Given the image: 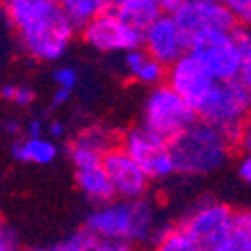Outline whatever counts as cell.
<instances>
[{
	"label": "cell",
	"instance_id": "d6986e66",
	"mask_svg": "<svg viewBox=\"0 0 251 251\" xmlns=\"http://www.w3.org/2000/svg\"><path fill=\"white\" fill-rule=\"evenodd\" d=\"M150 251H207V249L181 226H168L164 233L150 247Z\"/></svg>",
	"mask_w": 251,
	"mask_h": 251
},
{
	"label": "cell",
	"instance_id": "4316f807",
	"mask_svg": "<svg viewBox=\"0 0 251 251\" xmlns=\"http://www.w3.org/2000/svg\"><path fill=\"white\" fill-rule=\"evenodd\" d=\"M237 148H241L243 153H251V114H249V118L245 120L243 128H241V132H239Z\"/></svg>",
	"mask_w": 251,
	"mask_h": 251
},
{
	"label": "cell",
	"instance_id": "8992f818",
	"mask_svg": "<svg viewBox=\"0 0 251 251\" xmlns=\"http://www.w3.org/2000/svg\"><path fill=\"white\" fill-rule=\"evenodd\" d=\"M174 18L187 40V46L211 34L233 32L237 22L219 0H185L174 12Z\"/></svg>",
	"mask_w": 251,
	"mask_h": 251
},
{
	"label": "cell",
	"instance_id": "e0dca14e",
	"mask_svg": "<svg viewBox=\"0 0 251 251\" xmlns=\"http://www.w3.org/2000/svg\"><path fill=\"white\" fill-rule=\"evenodd\" d=\"M114 10L126 24L142 30V32H146V30L164 14L162 6L155 2V0H126L124 4H120Z\"/></svg>",
	"mask_w": 251,
	"mask_h": 251
},
{
	"label": "cell",
	"instance_id": "603a6c76",
	"mask_svg": "<svg viewBox=\"0 0 251 251\" xmlns=\"http://www.w3.org/2000/svg\"><path fill=\"white\" fill-rule=\"evenodd\" d=\"M52 80L56 82L58 88H64V90H70L72 92L78 86L80 76H78V70L72 68V66H60V68H56L52 72Z\"/></svg>",
	"mask_w": 251,
	"mask_h": 251
},
{
	"label": "cell",
	"instance_id": "e575fe53",
	"mask_svg": "<svg viewBox=\"0 0 251 251\" xmlns=\"http://www.w3.org/2000/svg\"><path fill=\"white\" fill-rule=\"evenodd\" d=\"M6 16V10H4V6L2 4H0V22H2V18Z\"/></svg>",
	"mask_w": 251,
	"mask_h": 251
},
{
	"label": "cell",
	"instance_id": "74e56055",
	"mask_svg": "<svg viewBox=\"0 0 251 251\" xmlns=\"http://www.w3.org/2000/svg\"><path fill=\"white\" fill-rule=\"evenodd\" d=\"M56 2H60V0H56Z\"/></svg>",
	"mask_w": 251,
	"mask_h": 251
},
{
	"label": "cell",
	"instance_id": "d4e9b609",
	"mask_svg": "<svg viewBox=\"0 0 251 251\" xmlns=\"http://www.w3.org/2000/svg\"><path fill=\"white\" fill-rule=\"evenodd\" d=\"M34 98H36L34 88H30L28 84H16V94H14V100H12L14 106L26 108L34 102Z\"/></svg>",
	"mask_w": 251,
	"mask_h": 251
},
{
	"label": "cell",
	"instance_id": "836d02e7",
	"mask_svg": "<svg viewBox=\"0 0 251 251\" xmlns=\"http://www.w3.org/2000/svg\"><path fill=\"white\" fill-rule=\"evenodd\" d=\"M126 0H108V6H114V8H118L120 4H124Z\"/></svg>",
	"mask_w": 251,
	"mask_h": 251
},
{
	"label": "cell",
	"instance_id": "7a4b0ae2",
	"mask_svg": "<svg viewBox=\"0 0 251 251\" xmlns=\"http://www.w3.org/2000/svg\"><path fill=\"white\" fill-rule=\"evenodd\" d=\"M88 231L108 241L128 245L132 249L151 247L168 226H162L160 209L150 198L114 200L94 207L84 226Z\"/></svg>",
	"mask_w": 251,
	"mask_h": 251
},
{
	"label": "cell",
	"instance_id": "d590c367",
	"mask_svg": "<svg viewBox=\"0 0 251 251\" xmlns=\"http://www.w3.org/2000/svg\"><path fill=\"white\" fill-rule=\"evenodd\" d=\"M6 226H4V217H2V213H0V231H2Z\"/></svg>",
	"mask_w": 251,
	"mask_h": 251
},
{
	"label": "cell",
	"instance_id": "30bf717a",
	"mask_svg": "<svg viewBox=\"0 0 251 251\" xmlns=\"http://www.w3.org/2000/svg\"><path fill=\"white\" fill-rule=\"evenodd\" d=\"M190 54L213 76L215 82H233L241 70V50L237 30L211 34L190 46Z\"/></svg>",
	"mask_w": 251,
	"mask_h": 251
},
{
	"label": "cell",
	"instance_id": "5b68a950",
	"mask_svg": "<svg viewBox=\"0 0 251 251\" xmlns=\"http://www.w3.org/2000/svg\"><path fill=\"white\" fill-rule=\"evenodd\" d=\"M196 114L198 120L217 128L237 146L239 132L251 114V96L235 80L217 82Z\"/></svg>",
	"mask_w": 251,
	"mask_h": 251
},
{
	"label": "cell",
	"instance_id": "52a82bcc",
	"mask_svg": "<svg viewBox=\"0 0 251 251\" xmlns=\"http://www.w3.org/2000/svg\"><path fill=\"white\" fill-rule=\"evenodd\" d=\"M122 150L144 168L151 181H164L176 176V166L170 151V142L150 132L144 126H136L124 134Z\"/></svg>",
	"mask_w": 251,
	"mask_h": 251
},
{
	"label": "cell",
	"instance_id": "f546056e",
	"mask_svg": "<svg viewBox=\"0 0 251 251\" xmlns=\"http://www.w3.org/2000/svg\"><path fill=\"white\" fill-rule=\"evenodd\" d=\"M2 128H4V132L8 134V136H18L20 132H22V124H20V120L18 118H6L4 122H2Z\"/></svg>",
	"mask_w": 251,
	"mask_h": 251
},
{
	"label": "cell",
	"instance_id": "484cf974",
	"mask_svg": "<svg viewBox=\"0 0 251 251\" xmlns=\"http://www.w3.org/2000/svg\"><path fill=\"white\" fill-rule=\"evenodd\" d=\"M237 176L245 185L251 187V153H241L237 160Z\"/></svg>",
	"mask_w": 251,
	"mask_h": 251
},
{
	"label": "cell",
	"instance_id": "4fadbf2b",
	"mask_svg": "<svg viewBox=\"0 0 251 251\" xmlns=\"http://www.w3.org/2000/svg\"><path fill=\"white\" fill-rule=\"evenodd\" d=\"M144 50L151 58L162 62L166 68L176 64L179 58H183L187 52H190L187 40L181 32V28L177 26L174 14L164 12L144 32Z\"/></svg>",
	"mask_w": 251,
	"mask_h": 251
},
{
	"label": "cell",
	"instance_id": "9a60e30c",
	"mask_svg": "<svg viewBox=\"0 0 251 251\" xmlns=\"http://www.w3.org/2000/svg\"><path fill=\"white\" fill-rule=\"evenodd\" d=\"M74 181L78 192L94 205H104L116 200L112 181L104 170V166L86 168V170H74Z\"/></svg>",
	"mask_w": 251,
	"mask_h": 251
},
{
	"label": "cell",
	"instance_id": "4dcf8cb0",
	"mask_svg": "<svg viewBox=\"0 0 251 251\" xmlns=\"http://www.w3.org/2000/svg\"><path fill=\"white\" fill-rule=\"evenodd\" d=\"M155 2L162 6V10H164L166 14H174V12L185 2V0H155Z\"/></svg>",
	"mask_w": 251,
	"mask_h": 251
},
{
	"label": "cell",
	"instance_id": "f1b7e54d",
	"mask_svg": "<svg viewBox=\"0 0 251 251\" xmlns=\"http://www.w3.org/2000/svg\"><path fill=\"white\" fill-rule=\"evenodd\" d=\"M42 132H44V124L40 118H34V120L28 122V126H26L28 138H42Z\"/></svg>",
	"mask_w": 251,
	"mask_h": 251
},
{
	"label": "cell",
	"instance_id": "ba28073f",
	"mask_svg": "<svg viewBox=\"0 0 251 251\" xmlns=\"http://www.w3.org/2000/svg\"><path fill=\"white\" fill-rule=\"evenodd\" d=\"M233 215L235 209L229 203L215 198H203L181 215L177 226H181L209 251L226 237L231 227Z\"/></svg>",
	"mask_w": 251,
	"mask_h": 251
},
{
	"label": "cell",
	"instance_id": "ac0fdd59",
	"mask_svg": "<svg viewBox=\"0 0 251 251\" xmlns=\"http://www.w3.org/2000/svg\"><path fill=\"white\" fill-rule=\"evenodd\" d=\"M209 251H251V209H235L233 222L226 237Z\"/></svg>",
	"mask_w": 251,
	"mask_h": 251
},
{
	"label": "cell",
	"instance_id": "5bb4252c",
	"mask_svg": "<svg viewBox=\"0 0 251 251\" xmlns=\"http://www.w3.org/2000/svg\"><path fill=\"white\" fill-rule=\"evenodd\" d=\"M124 70L138 84L148 88H158L168 80V68L151 58L144 48L124 54Z\"/></svg>",
	"mask_w": 251,
	"mask_h": 251
},
{
	"label": "cell",
	"instance_id": "2e32d148",
	"mask_svg": "<svg viewBox=\"0 0 251 251\" xmlns=\"http://www.w3.org/2000/svg\"><path fill=\"white\" fill-rule=\"evenodd\" d=\"M12 158L20 164L32 166H50L58 158V146L50 138H24L14 140L10 146Z\"/></svg>",
	"mask_w": 251,
	"mask_h": 251
},
{
	"label": "cell",
	"instance_id": "83f0119b",
	"mask_svg": "<svg viewBox=\"0 0 251 251\" xmlns=\"http://www.w3.org/2000/svg\"><path fill=\"white\" fill-rule=\"evenodd\" d=\"M70 90H64V88H58L56 92H54V96H52V100H50V108L52 110H56V108H60V106H64L68 100H70Z\"/></svg>",
	"mask_w": 251,
	"mask_h": 251
},
{
	"label": "cell",
	"instance_id": "1f68e13d",
	"mask_svg": "<svg viewBox=\"0 0 251 251\" xmlns=\"http://www.w3.org/2000/svg\"><path fill=\"white\" fill-rule=\"evenodd\" d=\"M14 94H16V84L8 82V84L0 86V98H2L4 102H12L14 100Z\"/></svg>",
	"mask_w": 251,
	"mask_h": 251
},
{
	"label": "cell",
	"instance_id": "d6a6232c",
	"mask_svg": "<svg viewBox=\"0 0 251 251\" xmlns=\"http://www.w3.org/2000/svg\"><path fill=\"white\" fill-rule=\"evenodd\" d=\"M46 132L50 134V138H60L62 134H64V124L58 122V120H54V122H50V124H48Z\"/></svg>",
	"mask_w": 251,
	"mask_h": 251
},
{
	"label": "cell",
	"instance_id": "6da1fadb",
	"mask_svg": "<svg viewBox=\"0 0 251 251\" xmlns=\"http://www.w3.org/2000/svg\"><path fill=\"white\" fill-rule=\"evenodd\" d=\"M4 10L32 60L56 62L70 48L76 26L56 0H4Z\"/></svg>",
	"mask_w": 251,
	"mask_h": 251
},
{
	"label": "cell",
	"instance_id": "277c9868",
	"mask_svg": "<svg viewBox=\"0 0 251 251\" xmlns=\"http://www.w3.org/2000/svg\"><path fill=\"white\" fill-rule=\"evenodd\" d=\"M198 122L196 110L168 84L151 88L142 104L140 126L172 142Z\"/></svg>",
	"mask_w": 251,
	"mask_h": 251
},
{
	"label": "cell",
	"instance_id": "7402d4cb",
	"mask_svg": "<svg viewBox=\"0 0 251 251\" xmlns=\"http://www.w3.org/2000/svg\"><path fill=\"white\" fill-rule=\"evenodd\" d=\"M235 18L239 28L251 30V0H219Z\"/></svg>",
	"mask_w": 251,
	"mask_h": 251
},
{
	"label": "cell",
	"instance_id": "8d00e7d4",
	"mask_svg": "<svg viewBox=\"0 0 251 251\" xmlns=\"http://www.w3.org/2000/svg\"><path fill=\"white\" fill-rule=\"evenodd\" d=\"M124 251H136V249H132V247H126V249H124Z\"/></svg>",
	"mask_w": 251,
	"mask_h": 251
},
{
	"label": "cell",
	"instance_id": "8fae6325",
	"mask_svg": "<svg viewBox=\"0 0 251 251\" xmlns=\"http://www.w3.org/2000/svg\"><path fill=\"white\" fill-rule=\"evenodd\" d=\"M114 194L118 200H140V198H148L150 192V176L144 172V168L128 155L122 148H114L104 155L102 162Z\"/></svg>",
	"mask_w": 251,
	"mask_h": 251
},
{
	"label": "cell",
	"instance_id": "9c48e42d",
	"mask_svg": "<svg viewBox=\"0 0 251 251\" xmlns=\"http://www.w3.org/2000/svg\"><path fill=\"white\" fill-rule=\"evenodd\" d=\"M84 42L102 54L132 52L144 48V32L126 24L116 10H104L82 28Z\"/></svg>",
	"mask_w": 251,
	"mask_h": 251
},
{
	"label": "cell",
	"instance_id": "ffe728a7",
	"mask_svg": "<svg viewBox=\"0 0 251 251\" xmlns=\"http://www.w3.org/2000/svg\"><path fill=\"white\" fill-rule=\"evenodd\" d=\"M60 6L76 28H84L88 22L108 10V0H60Z\"/></svg>",
	"mask_w": 251,
	"mask_h": 251
},
{
	"label": "cell",
	"instance_id": "44dd1931",
	"mask_svg": "<svg viewBox=\"0 0 251 251\" xmlns=\"http://www.w3.org/2000/svg\"><path fill=\"white\" fill-rule=\"evenodd\" d=\"M237 40H239V50H241V70L235 82L251 96V30L237 28Z\"/></svg>",
	"mask_w": 251,
	"mask_h": 251
},
{
	"label": "cell",
	"instance_id": "cb8c5ba5",
	"mask_svg": "<svg viewBox=\"0 0 251 251\" xmlns=\"http://www.w3.org/2000/svg\"><path fill=\"white\" fill-rule=\"evenodd\" d=\"M0 251H26L22 247L20 235L8 226L0 231Z\"/></svg>",
	"mask_w": 251,
	"mask_h": 251
},
{
	"label": "cell",
	"instance_id": "3957f363",
	"mask_svg": "<svg viewBox=\"0 0 251 251\" xmlns=\"http://www.w3.org/2000/svg\"><path fill=\"white\" fill-rule=\"evenodd\" d=\"M233 142L213 126L198 120L183 134L170 142L176 176L207 177L222 170L229 158Z\"/></svg>",
	"mask_w": 251,
	"mask_h": 251
},
{
	"label": "cell",
	"instance_id": "7c38bea8",
	"mask_svg": "<svg viewBox=\"0 0 251 251\" xmlns=\"http://www.w3.org/2000/svg\"><path fill=\"white\" fill-rule=\"evenodd\" d=\"M166 84L177 92L179 96L190 104L194 110H198L203 100L215 88L213 76L200 64V60L187 52L183 58H179L176 64L168 68V80Z\"/></svg>",
	"mask_w": 251,
	"mask_h": 251
}]
</instances>
